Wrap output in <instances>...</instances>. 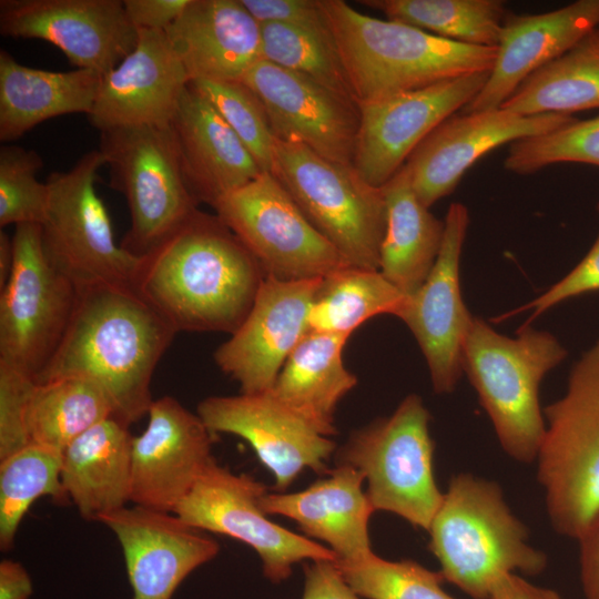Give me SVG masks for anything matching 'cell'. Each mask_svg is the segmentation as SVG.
Masks as SVG:
<instances>
[{
	"label": "cell",
	"mask_w": 599,
	"mask_h": 599,
	"mask_svg": "<svg viewBox=\"0 0 599 599\" xmlns=\"http://www.w3.org/2000/svg\"><path fill=\"white\" fill-rule=\"evenodd\" d=\"M265 277L240 238L215 214L197 210L141 257L134 288L177 333L232 335Z\"/></svg>",
	"instance_id": "6da1fadb"
},
{
	"label": "cell",
	"mask_w": 599,
	"mask_h": 599,
	"mask_svg": "<svg viewBox=\"0 0 599 599\" xmlns=\"http://www.w3.org/2000/svg\"><path fill=\"white\" fill-rule=\"evenodd\" d=\"M176 334L135 288L79 291L67 332L35 382L90 380L106 396L113 417L130 426L148 415L152 376Z\"/></svg>",
	"instance_id": "7a4b0ae2"
},
{
	"label": "cell",
	"mask_w": 599,
	"mask_h": 599,
	"mask_svg": "<svg viewBox=\"0 0 599 599\" xmlns=\"http://www.w3.org/2000/svg\"><path fill=\"white\" fill-rule=\"evenodd\" d=\"M324 8L358 104L490 72L494 67L496 47L464 44L376 19L342 0H324Z\"/></svg>",
	"instance_id": "3957f363"
},
{
	"label": "cell",
	"mask_w": 599,
	"mask_h": 599,
	"mask_svg": "<svg viewBox=\"0 0 599 599\" xmlns=\"http://www.w3.org/2000/svg\"><path fill=\"white\" fill-rule=\"evenodd\" d=\"M427 531L445 581L473 599H490L502 575L538 576L548 565L547 555L529 544L528 529L501 487L469 473L449 479Z\"/></svg>",
	"instance_id": "277c9868"
},
{
	"label": "cell",
	"mask_w": 599,
	"mask_h": 599,
	"mask_svg": "<svg viewBox=\"0 0 599 599\" xmlns=\"http://www.w3.org/2000/svg\"><path fill=\"white\" fill-rule=\"evenodd\" d=\"M567 352L548 332L525 324L516 338L474 317L461 352V368L489 416L504 451L514 460H536L546 423L539 403L544 376Z\"/></svg>",
	"instance_id": "5b68a950"
},
{
	"label": "cell",
	"mask_w": 599,
	"mask_h": 599,
	"mask_svg": "<svg viewBox=\"0 0 599 599\" xmlns=\"http://www.w3.org/2000/svg\"><path fill=\"white\" fill-rule=\"evenodd\" d=\"M537 479L555 531L576 539L599 509V339L572 367L566 394L544 409Z\"/></svg>",
	"instance_id": "8992f818"
},
{
	"label": "cell",
	"mask_w": 599,
	"mask_h": 599,
	"mask_svg": "<svg viewBox=\"0 0 599 599\" xmlns=\"http://www.w3.org/2000/svg\"><path fill=\"white\" fill-rule=\"evenodd\" d=\"M270 173L349 265L379 271L386 229L382 187L365 181L353 164L328 160L303 144L277 139Z\"/></svg>",
	"instance_id": "52a82bcc"
},
{
	"label": "cell",
	"mask_w": 599,
	"mask_h": 599,
	"mask_svg": "<svg viewBox=\"0 0 599 599\" xmlns=\"http://www.w3.org/2000/svg\"><path fill=\"white\" fill-rule=\"evenodd\" d=\"M429 420L420 396L410 394L390 416L354 432L336 456V464L363 474L375 511L392 512L426 531L444 496L434 475Z\"/></svg>",
	"instance_id": "ba28073f"
},
{
	"label": "cell",
	"mask_w": 599,
	"mask_h": 599,
	"mask_svg": "<svg viewBox=\"0 0 599 599\" xmlns=\"http://www.w3.org/2000/svg\"><path fill=\"white\" fill-rule=\"evenodd\" d=\"M102 165L103 155L93 150L45 181L49 201L41 224L43 247L78 292L98 286L134 288L141 263V257L114 240L110 215L95 189Z\"/></svg>",
	"instance_id": "9c48e42d"
},
{
	"label": "cell",
	"mask_w": 599,
	"mask_h": 599,
	"mask_svg": "<svg viewBox=\"0 0 599 599\" xmlns=\"http://www.w3.org/2000/svg\"><path fill=\"white\" fill-rule=\"evenodd\" d=\"M98 150L109 167L110 186L129 207L131 224L121 243L129 253L146 255L199 210L171 124L101 131Z\"/></svg>",
	"instance_id": "30bf717a"
},
{
	"label": "cell",
	"mask_w": 599,
	"mask_h": 599,
	"mask_svg": "<svg viewBox=\"0 0 599 599\" xmlns=\"http://www.w3.org/2000/svg\"><path fill=\"white\" fill-rule=\"evenodd\" d=\"M13 264L0 288V364L37 379L77 306L74 284L48 258L41 225L14 226Z\"/></svg>",
	"instance_id": "8fae6325"
},
{
	"label": "cell",
	"mask_w": 599,
	"mask_h": 599,
	"mask_svg": "<svg viewBox=\"0 0 599 599\" xmlns=\"http://www.w3.org/2000/svg\"><path fill=\"white\" fill-rule=\"evenodd\" d=\"M213 209L265 276L285 282L315 280L349 265L270 172L223 196Z\"/></svg>",
	"instance_id": "7c38bea8"
},
{
	"label": "cell",
	"mask_w": 599,
	"mask_h": 599,
	"mask_svg": "<svg viewBox=\"0 0 599 599\" xmlns=\"http://www.w3.org/2000/svg\"><path fill=\"white\" fill-rule=\"evenodd\" d=\"M267 488L246 474H234L214 459L174 514L203 531L229 536L256 551L264 576L280 583L303 560L337 561L327 547L268 519L261 506Z\"/></svg>",
	"instance_id": "4fadbf2b"
},
{
	"label": "cell",
	"mask_w": 599,
	"mask_h": 599,
	"mask_svg": "<svg viewBox=\"0 0 599 599\" xmlns=\"http://www.w3.org/2000/svg\"><path fill=\"white\" fill-rule=\"evenodd\" d=\"M488 75L469 74L359 104L353 165L362 177L382 187L436 126L475 99Z\"/></svg>",
	"instance_id": "5bb4252c"
},
{
	"label": "cell",
	"mask_w": 599,
	"mask_h": 599,
	"mask_svg": "<svg viewBox=\"0 0 599 599\" xmlns=\"http://www.w3.org/2000/svg\"><path fill=\"white\" fill-rule=\"evenodd\" d=\"M242 82L262 102L275 139L353 164L361 124L356 100L263 59L248 69Z\"/></svg>",
	"instance_id": "9a60e30c"
},
{
	"label": "cell",
	"mask_w": 599,
	"mask_h": 599,
	"mask_svg": "<svg viewBox=\"0 0 599 599\" xmlns=\"http://www.w3.org/2000/svg\"><path fill=\"white\" fill-rule=\"evenodd\" d=\"M0 33L52 43L77 69L103 75L138 42L123 0H0Z\"/></svg>",
	"instance_id": "2e32d148"
},
{
	"label": "cell",
	"mask_w": 599,
	"mask_h": 599,
	"mask_svg": "<svg viewBox=\"0 0 599 599\" xmlns=\"http://www.w3.org/2000/svg\"><path fill=\"white\" fill-rule=\"evenodd\" d=\"M196 414L213 434L245 439L273 474L275 490L284 491L306 468L329 471L335 441L270 392L210 396L199 403Z\"/></svg>",
	"instance_id": "e0dca14e"
},
{
	"label": "cell",
	"mask_w": 599,
	"mask_h": 599,
	"mask_svg": "<svg viewBox=\"0 0 599 599\" xmlns=\"http://www.w3.org/2000/svg\"><path fill=\"white\" fill-rule=\"evenodd\" d=\"M436 262L423 285L406 301L397 317L416 338L437 394L451 393L460 377L463 345L474 316L461 296L459 264L469 224L468 209L451 203Z\"/></svg>",
	"instance_id": "ac0fdd59"
},
{
	"label": "cell",
	"mask_w": 599,
	"mask_h": 599,
	"mask_svg": "<svg viewBox=\"0 0 599 599\" xmlns=\"http://www.w3.org/2000/svg\"><path fill=\"white\" fill-rule=\"evenodd\" d=\"M148 418L132 438L130 502L174 512L214 460L215 434L171 396L154 399Z\"/></svg>",
	"instance_id": "d6986e66"
},
{
	"label": "cell",
	"mask_w": 599,
	"mask_h": 599,
	"mask_svg": "<svg viewBox=\"0 0 599 599\" xmlns=\"http://www.w3.org/2000/svg\"><path fill=\"white\" fill-rule=\"evenodd\" d=\"M322 278L265 277L242 325L214 352L216 365L240 384L241 393L272 388L291 353L311 331L309 309Z\"/></svg>",
	"instance_id": "ffe728a7"
},
{
	"label": "cell",
	"mask_w": 599,
	"mask_h": 599,
	"mask_svg": "<svg viewBox=\"0 0 599 599\" xmlns=\"http://www.w3.org/2000/svg\"><path fill=\"white\" fill-rule=\"evenodd\" d=\"M575 120L567 114L520 115L495 109L453 114L413 151L405 166L420 202L430 207L449 195L481 156L508 142L544 134Z\"/></svg>",
	"instance_id": "44dd1931"
},
{
	"label": "cell",
	"mask_w": 599,
	"mask_h": 599,
	"mask_svg": "<svg viewBox=\"0 0 599 599\" xmlns=\"http://www.w3.org/2000/svg\"><path fill=\"white\" fill-rule=\"evenodd\" d=\"M99 522L121 545L132 599H172L182 581L220 551L217 541L174 512L132 505Z\"/></svg>",
	"instance_id": "7402d4cb"
},
{
	"label": "cell",
	"mask_w": 599,
	"mask_h": 599,
	"mask_svg": "<svg viewBox=\"0 0 599 599\" xmlns=\"http://www.w3.org/2000/svg\"><path fill=\"white\" fill-rule=\"evenodd\" d=\"M190 80L165 31L138 30L135 48L102 78L92 126L170 125Z\"/></svg>",
	"instance_id": "603a6c76"
},
{
	"label": "cell",
	"mask_w": 599,
	"mask_h": 599,
	"mask_svg": "<svg viewBox=\"0 0 599 599\" xmlns=\"http://www.w3.org/2000/svg\"><path fill=\"white\" fill-rule=\"evenodd\" d=\"M598 22L599 0L544 13H507L488 80L463 112L499 109L529 75L573 48Z\"/></svg>",
	"instance_id": "cb8c5ba5"
},
{
	"label": "cell",
	"mask_w": 599,
	"mask_h": 599,
	"mask_svg": "<svg viewBox=\"0 0 599 599\" xmlns=\"http://www.w3.org/2000/svg\"><path fill=\"white\" fill-rule=\"evenodd\" d=\"M165 33L190 82L242 81L262 60L261 24L241 0H190Z\"/></svg>",
	"instance_id": "d4e9b609"
},
{
	"label": "cell",
	"mask_w": 599,
	"mask_h": 599,
	"mask_svg": "<svg viewBox=\"0 0 599 599\" xmlns=\"http://www.w3.org/2000/svg\"><path fill=\"white\" fill-rule=\"evenodd\" d=\"M356 468L337 464L325 477L306 489L291 494L265 493L261 506L268 516L294 520L308 537L324 541L337 562H354L372 550L368 524L373 509Z\"/></svg>",
	"instance_id": "484cf974"
},
{
	"label": "cell",
	"mask_w": 599,
	"mask_h": 599,
	"mask_svg": "<svg viewBox=\"0 0 599 599\" xmlns=\"http://www.w3.org/2000/svg\"><path fill=\"white\" fill-rule=\"evenodd\" d=\"M171 128L184 180L197 204L213 207L263 172L230 125L190 83Z\"/></svg>",
	"instance_id": "4316f807"
},
{
	"label": "cell",
	"mask_w": 599,
	"mask_h": 599,
	"mask_svg": "<svg viewBox=\"0 0 599 599\" xmlns=\"http://www.w3.org/2000/svg\"><path fill=\"white\" fill-rule=\"evenodd\" d=\"M129 426L109 417L75 438L62 453V485L80 515L99 521L130 502Z\"/></svg>",
	"instance_id": "83f0119b"
},
{
	"label": "cell",
	"mask_w": 599,
	"mask_h": 599,
	"mask_svg": "<svg viewBox=\"0 0 599 599\" xmlns=\"http://www.w3.org/2000/svg\"><path fill=\"white\" fill-rule=\"evenodd\" d=\"M103 74L90 69L48 71L19 63L0 50V140H18L55 116L90 114Z\"/></svg>",
	"instance_id": "f1b7e54d"
},
{
	"label": "cell",
	"mask_w": 599,
	"mask_h": 599,
	"mask_svg": "<svg viewBox=\"0 0 599 599\" xmlns=\"http://www.w3.org/2000/svg\"><path fill=\"white\" fill-rule=\"evenodd\" d=\"M349 334L309 331L291 353L268 390L311 422L323 435H336L339 402L356 386L357 377L344 365Z\"/></svg>",
	"instance_id": "f546056e"
},
{
	"label": "cell",
	"mask_w": 599,
	"mask_h": 599,
	"mask_svg": "<svg viewBox=\"0 0 599 599\" xmlns=\"http://www.w3.org/2000/svg\"><path fill=\"white\" fill-rule=\"evenodd\" d=\"M386 229L379 272L403 294L413 295L429 275L438 256L445 222L416 195L405 164L382 186Z\"/></svg>",
	"instance_id": "4dcf8cb0"
},
{
	"label": "cell",
	"mask_w": 599,
	"mask_h": 599,
	"mask_svg": "<svg viewBox=\"0 0 599 599\" xmlns=\"http://www.w3.org/2000/svg\"><path fill=\"white\" fill-rule=\"evenodd\" d=\"M500 108L520 115H571L599 108V33L593 29L529 75Z\"/></svg>",
	"instance_id": "1f68e13d"
},
{
	"label": "cell",
	"mask_w": 599,
	"mask_h": 599,
	"mask_svg": "<svg viewBox=\"0 0 599 599\" xmlns=\"http://www.w3.org/2000/svg\"><path fill=\"white\" fill-rule=\"evenodd\" d=\"M113 409L103 392L79 377H60L38 383L26 410L30 444L60 453L98 423L112 417Z\"/></svg>",
	"instance_id": "d6a6232c"
},
{
	"label": "cell",
	"mask_w": 599,
	"mask_h": 599,
	"mask_svg": "<svg viewBox=\"0 0 599 599\" xmlns=\"http://www.w3.org/2000/svg\"><path fill=\"white\" fill-rule=\"evenodd\" d=\"M406 297L379 271L347 265L321 280L309 309V329L352 335L375 316L397 317Z\"/></svg>",
	"instance_id": "836d02e7"
},
{
	"label": "cell",
	"mask_w": 599,
	"mask_h": 599,
	"mask_svg": "<svg viewBox=\"0 0 599 599\" xmlns=\"http://www.w3.org/2000/svg\"><path fill=\"white\" fill-rule=\"evenodd\" d=\"M363 4L434 35L477 47H497L507 16L500 0H366Z\"/></svg>",
	"instance_id": "e575fe53"
},
{
	"label": "cell",
	"mask_w": 599,
	"mask_h": 599,
	"mask_svg": "<svg viewBox=\"0 0 599 599\" xmlns=\"http://www.w3.org/2000/svg\"><path fill=\"white\" fill-rule=\"evenodd\" d=\"M62 453L37 444L0 459V548L10 550L18 528L40 497L69 501L61 479Z\"/></svg>",
	"instance_id": "d590c367"
},
{
	"label": "cell",
	"mask_w": 599,
	"mask_h": 599,
	"mask_svg": "<svg viewBox=\"0 0 599 599\" xmlns=\"http://www.w3.org/2000/svg\"><path fill=\"white\" fill-rule=\"evenodd\" d=\"M261 35L263 60L356 100L331 31L271 22L261 24Z\"/></svg>",
	"instance_id": "8d00e7d4"
},
{
	"label": "cell",
	"mask_w": 599,
	"mask_h": 599,
	"mask_svg": "<svg viewBox=\"0 0 599 599\" xmlns=\"http://www.w3.org/2000/svg\"><path fill=\"white\" fill-rule=\"evenodd\" d=\"M336 565L353 591L366 599H456L443 589L445 579L439 571L414 560L390 561L373 552Z\"/></svg>",
	"instance_id": "74e56055"
},
{
	"label": "cell",
	"mask_w": 599,
	"mask_h": 599,
	"mask_svg": "<svg viewBox=\"0 0 599 599\" xmlns=\"http://www.w3.org/2000/svg\"><path fill=\"white\" fill-rule=\"evenodd\" d=\"M565 162L599 166V115L511 143L504 167L526 175Z\"/></svg>",
	"instance_id": "f35d334b"
},
{
	"label": "cell",
	"mask_w": 599,
	"mask_h": 599,
	"mask_svg": "<svg viewBox=\"0 0 599 599\" xmlns=\"http://www.w3.org/2000/svg\"><path fill=\"white\" fill-rule=\"evenodd\" d=\"M190 84L219 112L263 172H270L274 135L257 95L242 81L196 80Z\"/></svg>",
	"instance_id": "ab89813d"
},
{
	"label": "cell",
	"mask_w": 599,
	"mask_h": 599,
	"mask_svg": "<svg viewBox=\"0 0 599 599\" xmlns=\"http://www.w3.org/2000/svg\"><path fill=\"white\" fill-rule=\"evenodd\" d=\"M41 155L23 146L0 148V229L10 224H39L45 219L49 189L37 179Z\"/></svg>",
	"instance_id": "60d3db41"
},
{
	"label": "cell",
	"mask_w": 599,
	"mask_h": 599,
	"mask_svg": "<svg viewBox=\"0 0 599 599\" xmlns=\"http://www.w3.org/2000/svg\"><path fill=\"white\" fill-rule=\"evenodd\" d=\"M35 379L0 364V459L30 444L26 410Z\"/></svg>",
	"instance_id": "b9f144b4"
},
{
	"label": "cell",
	"mask_w": 599,
	"mask_h": 599,
	"mask_svg": "<svg viewBox=\"0 0 599 599\" xmlns=\"http://www.w3.org/2000/svg\"><path fill=\"white\" fill-rule=\"evenodd\" d=\"M597 209L599 212V203ZM596 291H599V234L585 257L565 277L512 314L530 309L528 322H531L562 301Z\"/></svg>",
	"instance_id": "7bdbcfd3"
},
{
	"label": "cell",
	"mask_w": 599,
	"mask_h": 599,
	"mask_svg": "<svg viewBox=\"0 0 599 599\" xmlns=\"http://www.w3.org/2000/svg\"><path fill=\"white\" fill-rule=\"evenodd\" d=\"M260 23H284L331 31L324 0H241Z\"/></svg>",
	"instance_id": "ee69618b"
},
{
	"label": "cell",
	"mask_w": 599,
	"mask_h": 599,
	"mask_svg": "<svg viewBox=\"0 0 599 599\" xmlns=\"http://www.w3.org/2000/svg\"><path fill=\"white\" fill-rule=\"evenodd\" d=\"M302 599H361L343 578L336 561H311L304 566Z\"/></svg>",
	"instance_id": "f6af8a7d"
},
{
	"label": "cell",
	"mask_w": 599,
	"mask_h": 599,
	"mask_svg": "<svg viewBox=\"0 0 599 599\" xmlns=\"http://www.w3.org/2000/svg\"><path fill=\"white\" fill-rule=\"evenodd\" d=\"M190 0H123L124 10L136 30L165 31Z\"/></svg>",
	"instance_id": "bcb514c9"
},
{
	"label": "cell",
	"mask_w": 599,
	"mask_h": 599,
	"mask_svg": "<svg viewBox=\"0 0 599 599\" xmlns=\"http://www.w3.org/2000/svg\"><path fill=\"white\" fill-rule=\"evenodd\" d=\"M585 599H599V509L577 538Z\"/></svg>",
	"instance_id": "7dc6e473"
},
{
	"label": "cell",
	"mask_w": 599,
	"mask_h": 599,
	"mask_svg": "<svg viewBox=\"0 0 599 599\" xmlns=\"http://www.w3.org/2000/svg\"><path fill=\"white\" fill-rule=\"evenodd\" d=\"M490 599H561V597L555 590L536 586L518 573H506L494 585Z\"/></svg>",
	"instance_id": "c3c4849f"
},
{
	"label": "cell",
	"mask_w": 599,
	"mask_h": 599,
	"mask_svg": "<svg viewBox=\"0 0 599 599\" xmlns=\"http://www.w3.org/2000/svg\"><path fill=\"white\" fill-rule=\"evenodd\" d=\"M32 593V580L26 568L11 559L1 560L0 599H29Z\"/></svg>",
	"instance_id": "681fc988"
},
{
	"label": "cell",
	"mask_w": 599,
	"mask_h": 599,
	"mask_svg": "<svg viewBox=\"0 0 599 599\" xmlns=\"http://www.w3.org/2000/svg\"><path fill=\"white\" fill-rule=\"evenodd\" d=\"M13 264V241L3 229L0 230V288L6 284Z\"/></svg>",
	"instance_id": "f907efd6"
},
{
	"label": "cell",
	"mask_w": 599,
	"mask_h": 599,
	"mask_svg": "<svg viewBox=\"0 0 599 599\" xmlns=\"http://www.w3.org/2000/svg\"><path fill=\"white\" fill-rule=\"evenodd\" d=\"M595 30L599 33V22H598L597 27L595 28Z\"/></svg>",
	"instance_id": "816d5d0a"
}]
</instances>
